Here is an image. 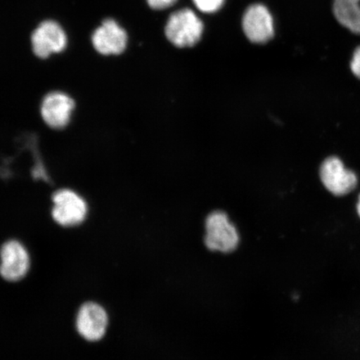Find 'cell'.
<instances>
[{"instance_id":"cell-1","label":"cell","mask_w":360,"mask_h":360,"mask_svg":"<svg viewBox=\"0 0 360 360\" xmlns=\"http://www.w3.org/2000/svg\"><path fill=\"white\" fill-rule=\"evenodd\" d=\"M240 233L228 215L223 211H214L205 220V245L211 251L228 254L240 245Z\"/></svg>"},{"instance_id":"cell-2","label":"cell","mask_w":360,"mask_h":360,"mask_svg":"<svg viewBox=\"0 0 360 360\" xmlns=\"http://www.w3.org/2000/svg\"><path fill=\"white\" fill-rule=\"evenodd\" d=\"M202 21L191 10L179 11L169 17L165 27L166 37L174 46L191 47L200 41L202 33Z\"/></svg>"},{"instance_id":"cell-3","label":"cell","mask_w":360,"mask_h":360,"mask_svg":"<svg viewBox=\"0 0 360 360\" xmlns=\"http://www.w3.org/2000/svg\"><path fill=\"white\" fill-rule=\"evenodd\" d=\"M53 218L62 226H75L86 218V202L73 191L65 188L57 191L53 196Z\"/></svg>"},{"instance_id":"cell-4","label":"cell","mask_w":360,"mask_h":360,"mask_svg":"<svg viewBox=\"0 0 360 360\" xmlns=\"http://www.w3.org/2000/svg\"><path fill=\"white\" fill-rule=\"evenodd\" d=\"M31 43L35 56L46 58L53 53L64 51L67 46V35L57 22L46 20L35 29Z\"/></svg>"},{"instance_id":"cell-5","label":"cell","mask_w":360,"mask_h":360,"mask_svg":"<svg viewBox=\"0 0 360 360\" xmlns=\"http://www.w3.org/2000/svg\"><path fill=\"white\" fill-rule=\"evenodd\" d=\"M321 178L327 190L336 196H344L357 186L358 179L352 171L346 169L340 159L328 158L321 165Z\"/></svg>"},{"instance_id":"cell-6","label":"cell","mask_w":360,"mask_h":360,"mask_svg":"<svg viewBox=\"0 0 360 360\" xmlns=\"http://www.w3.org/2000/svg\"><path fill=\"white\" fill-rule=\"evenodd\" d=\"M0 276L8 281H19L29 271L30 259L24 245L17 240L4 244L0 250Z\"/></svg>"},{"instance_id":"cell-7","label":"cell","mask_w":360,"mask_h":360,"mask_svg":"<svg viewBox=\"0 0 360 360\" xmlns=\"http://www.w3.org/2000/svg\"><path fill=\"white\" fill-rule=\"evenodd\" d=\"M127 42V33L111 19L103 21L92 35L94 49L103 56L120 55L125 51Z\"/></svg>"},{"instance_id":"cell-8","label":"cell","mask_w":360,"mask_h":360,"mask_svg":"<svg viewBox=\"0 0 360 360\" xmlns=\"http://www.w3.org/2000/svg\"><path fill=\"white\" fill-rule=\"evenodd\" d=\"M107 326L108 315L102 306L94 302L81 306L76 319V328L84 339L101 340L105 335Z\"/></svg>"},{"instance_id":"cell-9","label":"cell","mask_w":360,"mask_h":360,"mask_svg":"<svg viewBox=\"0 0 360 360\" xmlns=\"http://www.w3.org/2000/svg\"><path fill=\"white\" fill-rule=\"evenodd\" d=\"M243 29L247 38L255 44H264L274 36V22L266 7L255 4L246 11L243 18Z\"/></svg>"},{"instance_id":"cell-10","label":"cell","mask_w":360,"mask_h":360,"mask_svg":"<svg viewBox=\"0 0 360 360\" xmlns=\"http://www.w3.org/2000/svg\"><path fill=\"white\" fill-rule=\"evenodd\" d=\"M75 101L68 94L52 92L44 98L41 115L45 123L53 129H60L70 123Z\"/></svg>"},{"instance_id":"cell-11","label":"cell","mask_w":360,"mask_h":360,"mask_svg":"<svg viewBox=\"0 0 360 360\" xmlns=\"http://www.w3.org/2000/svg\"><path fill=\"white\" fill-rule=\"evenodd\" d=\"M333 8L342 26L360 34V0H335Z\"/></svg>"},{"instance_id":"cell-12","label":"cell","mask_w":360,"mask_h":360,"mask_svg":"<svg viewBox=\"0 0 360 360\" xmlns=\"http://www.w3.org/2000/svg\"><path fill=\"white\" fill-rule=\"evenodd\" d=\"M202 12L214 13L222 7L224 0H193Z\"/></svg>"},{"instance_id":"cell-13","label":"cell","mask_w":360,"mask_h":360,"mask_svg":"<svg viewBox=\"0 0 360 360\" xmlns=\"http://www.w3.org/2000/svg\"><path fill=\"white\" fill-rule=\"evenodd\" d=\"M177 0H147L148 6L154 10H164L172 6Z\"/></svg>"},{"instance_id":"cell-14","label":"cell","mask_w":360,"mask_h":360,"mask_svg":"<svg viewBox=\"0 0 360 360\" xmlns=\"http://www.w3.org/2000/svg\"><path fill=\"white\" fill-rule=\"evenodd\" d=\"M350 68L354 75L360 79V46L355 49Z\"/></svg>"},{"instance_id":"cell-15","label":"cell","mask_w":360,"mask_h":360,"mask_svg":"<svg viewBox=\"0 0 360 360\" xmlns=\"http://www.w3.org/2000/svg\"><path fill=\"white\" fill-rule=\"evenodd\" d=\"M357 211H358V214L360 217V196L359 198V201H358V205H357Z\"/></svg>"}]
</instances>
